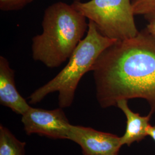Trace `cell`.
Here are the masks:
<instances>
[{
	"label": "cell",
	"instance_id": "6da1fadb",
	"mask_svg": "<svg viewBox=\"0 0 155 155\" xmlns=\"http://www.w3.org/2000/svg\"><path fill=\"white\" fill-rule=\"evenodd\" d=\"M91 71L102 108L116 106L120 100L141 98L155 113V36L146 29L106 48Z\"/></svg>",
	"mask_w": 155,
	"mask_h": 155
},
{
	"label": "cell",
	"instance_id": "7a4b0ae2",
	"mask_svg": "<svg viewBox=\"0 0 155 155\" xmlns=\"http://www.w3.org/2000/svg\"><path fill=\"white\" fill-rule=\"evenodd\" d=\"M43 32L32 39V57L48 68L69 59L87 32L86 18L72 4L57 2L45 10Z\"/></svg>",
	"mask_w": 155,
	"mask_h": 155
},
{
	"label": "cell",
	"instance_id": "3957f363",
	"mask_svg": "<svg viewBox=\"0 0 155 155\" xmlns=\"http://www.w3.org/2000/svg\"><path fill=\"white\" fill-rule=\"evenodd\" d=\"M86 35L78 45L65 67L56 77L36 90L28 97L30 104L41 102L48 94L58 92V104L62 109L73 103L78 84L83 75L91 71L100 55L117 41L103 36L89 21Z\"/></svg>",
	"mask_w": 155,
	"mask_h": 155
},
{
	"label": "cell",
	"instance_id": "277c9868",
	"mask_svg": "<svg viewBox=\"0 0 155 155\" xmlns=\"http://www.w3.org/2000/svg\"><path fill=\"white\" fill-rule=\"evenodd\" d=\"M72 5L106 38L120 41L139 33L130 0H74Z\"/></svg>",
	"mask_w": 155,
	"mask_h": 155
},
{
	"label": "cell",
	"instance_id": "5b68a950",
	"mask_svg": "<svg viewBox=\"0 0 155 155\" xmlns=\"http://www.w3.org/2000/svg\"><path fill=\"white\" fill-rule=\"evenodd\" d=\"M21 118L28 135L38 134L52 139H67L71 125L61 107L46 110L30 107Z\"/></svg>",
	"mask_w": 155,
	"mask_h": 155
},
{
	"label": "cell",
	"instance_id": "8992f818",
	"mask_svg": "<svg viewBox=\"0 0 155 155\" xmlns=\"http://www.w3.org/2000/svg\"><path fill=\"white\" fill-rule=\"evenodd\" d=\"M68 140L78 144L84 155H118L121 137L89 127L71 125Z\"/></svg>",
	"mask_w": 155,
	"mask_h": 155
},
{
	"label": "cell",
	"instance_id": "52a82bcc",
	"mask_svg": "<svg viewBox=\"0 0 155 155\" xmlns=\"http://www.w3.org/2000/svg\"><path fill=\"white\" fill-rule=\"evenodd\" d=\"M0 104L22 116L30 108L16 88L15 71L4 56H0Z\"/></svg>",
	"mask_w": 155,
	"mask_h": 155
},
{
	"label": "cell",
	"instance_id": "ba28073f",
	"mask_svg": "<svg viewBox=\"0 0 155 155\" xmlns=\"http://www.w3.org/2000/svg\"><path fill=\"white\" fill-rule=\"evenodd\" d=\"M118 107L124 113L127 118V127L125 133L121 137L122 146L129 147L134 142H140L148 136L147 129L153 112L151 111L146 116H141L134 113L129 107L127 100H120L117 103Z\"/></svg>",
	"mask_w": 155,
	"mask_h": 155
},
{
	"label": "cell",
	"instance_id": "9c48e42d",
	"mask_svg": "<svg viewBox=\"0 0 155 155\" xmlns=\"http://www.w3.org/2000/svg\"><path fill=\"white\" fill-rule=\"evenodd\" d=\"M25 146L8 128L0 125V155H25Z\"/></svg>",
	"mask_w": 155,
	"mask_h": 155
},
{
	"label": "cell",
	"instance_id": "30bf717a",
	"mask_svg": "<svg viewBox=\"0 0 155 155\" xmlns=\"http://www.w3.org/2000/svg\"><path fill=\"white\" fill-rule=\"evenodd\" d=\"M133 12L135 15H148L155 10V0H132Z\"/></svg>",
	"mask_w": 155,
	"mask_h": 155
},
{
	"label": "cell",
	"instance_id": "8fae6325",
	"mask_svg": "<svg viewBox=\"0 0 155 155\" xmlns=\"http://www.w3.org/2000/svg\"><path fill=\"white\" fill-rule=\"evenodd\" d=\"M33 0H0V9L2 11H18L24 8Z\"/></svg>",
	"mask_w": 155,
	"mask_h": 155
},
{
	"label": "cell",
	"instance_id": "7c38bea8",
	"mask_svg": "<svg viewBox=\"0 0 155 155\" xmlns=\"http://www.w3.org/2000/svg\"><path fill=\"white\" fill-rule=\"evenodd\" d=\"M145 17L148 22L146 29L149 33L155 36V14H150Z\"/></svg>",
	"mask_w": 155,
	"mask_h": 155
},
{
	"label": "cell",
	"instance_id": "4fadbf2b",
	"mask_svg": "<svg viewBox=\"0 0 155 155\" xmlns=\"http://www.w3.org/2000/svg\"><path fill=\"white\" fill-rule=\"evenodd\" d=\"M147 133L148 136H150L155 142V125L152 126L150 125L147 129Z\"/></svg>",
	"mask_w": 155,
	"mask_h": 155
},
{
	"label": "cell",
	"instance_id": "5bb4252c",
	"mask_svg": "<svg viewBox=\"0 0 155 155\" xmlns=\"http://www.w3.org/2000/svg\"><path fill=\"white\" fill-rule=\"evenodd\" d=\"M150 14H155V10L153 11V12H152V13H150Z\"/></svg>",
	"mask_w": 155,
	"mask_h": 155
},
{
	"label": "cell",
	"instance_id": "9a60e30c",
	"mask_svg": "<svg viewBox=\"0 0 155 155\" xmlns=\"http://www.w3.org/2000/svg\"></svg>",
	"mask_w": 155,
	"mask_h": 155
}]
</instances>
